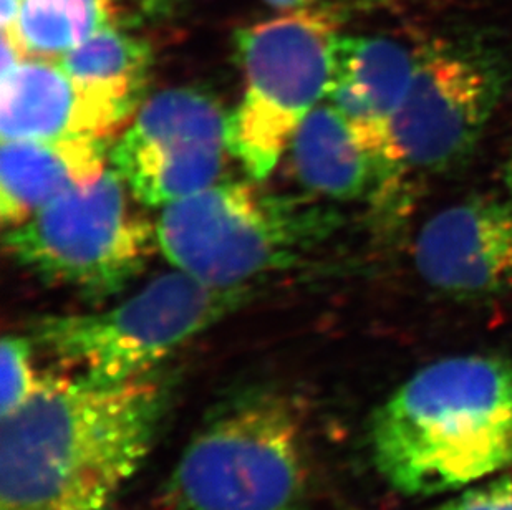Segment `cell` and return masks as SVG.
I'll list each match as a JSON object with an SVG mask.
<instances>
[{
	"label": "cell",
	"instance_id": "3957f363",
	"mask_svg": "<svg viewBox=\"0 0 512 510\" xmlns=\"http://www.w3.org/2000/svg\"><path fill=\"white\" fill-rule=\"evenodd\" d=\"M312 482L297 401L279 391L237 396L189 441L166 484L173 510H304Z\"/></svg>",
	"mask_w": 512,
	"mask_h": 510
},
{
	"label": "cell",
	"instance_id": "5b68a950",
	"mask_svg": "<svg viewBox=\"0 0 512 510\" xmlns=\"http://www.w3.org/2000/svg\"><path fill=\"white\" fill-rule=\"evenodd\" d=\"M249 299V285L219 289L178 270L108 310L40 318L32 340L88 380L121 383L155 373L161 361Z\"/></svg>",
	"mask_w": 512,
	"mask_h": 510
},
{
	"label": "cell",
	"instance_id": "8992f818",
	"mask_svg": "<svg viewBox=\"0 0 512 510\" xmlns=\"http://www.w3.org/2000/svg\"><path fill=\"white\" fill-rule=\"evenodd\" d=\"M339 24L332 10H287L239 30L237 58L246 88L229 115L232 156L256 181L267 178L325 98Z\"/></svg>",
	"mask_w": 512,
	"mask_h": 510
},
{
	"label": "cell",
	"instance_id": "52a82bcc",
	"mask_svg": "<svg viewBox=\"0 0 512 510\" xmlns=\"http://www.w3.org/2000/svg\"><path fill=\"white\" fill-rule=\"evenodd\" d=\"M115 169L63 194L5 234L12 259L50 285L105 300L145 269L156 227L133 211Z\"/></svg>",
	"mask_w": 512,
	"mask_h": 510
},
{
	"label": "cell",
	"instance_id": "9a60e30c",
	"mask_svg": "<svg viewBox=\"0 0 512 510\" xmlns=\"http://www.w3.org/2000/svg\"><path fill=\"white\" fill-rule=\"evenodd\" d=\"M78 90L123 130L140 108L153 52L146 40L108 25L57 60Z\"/></svg>",
	"mask_w": 512,
	"mask_h": 510
},
{
	"label": "cell",
	"instance_id": "9c48e42d",
	"mask_svg": "<svg viewBox=\"0 0 512 510\" xmlns=\"http://www.w3.org/2000/svg\"><path fill=\"white\" fill-rule=\"evenodd\" d=\"M229 115L196 88H174L140 106L110 151L136 201L166 207L216 183L231 153Z\"/></svg>",
	"mask_w": 512,
	"mask_h": 510
},
{
	"label": "cell",
	"instance_id": "6da1fadb",
	"mask_svg": "<svg viewBox=\"0 0 512 510\" xmlns=\"http://www.w3.org/2000/svg\"><path fill=\"white\" fill-rule=\"evenodd\" d=\"M168 405L155 375H44L2 418L0 510H105L150 454Z\"/></svg>",
	"mask_w": 512,
	"mask_h": 510
},
{
	"label": "cell",
	"instance_id": "ffe728a7",
	"mask_svg": "<svg viewBox=\"0 0 512 510\" xmlns=\"http://www.w3.org/2000/svg\"><path fill=\"white\" fill-rule=\"evenodd\" d=\"M266 2L276 9L287 12V10L304 9L312 0H266Z\"/></svg>",
	"mask_w": 512,
	"mask_h": 510
},
{
	"label": "cell",
	"instance_id": "30bf717a",
	"mask_svg": "<svg viewBox=\"0 0 512 510\" xmlns=\"http://www.w3.org/2000/svg\"><path fill=\"white\" fill-rule=\"evenodd\" d=\"M416 270L440 294L491 299L512 287V201L473 196L446 207L421 227Z\"/></svg>",
	"mask_w": 512,
	"mask_h": 510
},
{
	"label": "cell",
	"instance_id": "8fae6325",
	"mask_svg": "<svg viewBox=\"0 0 512 510\" xmlns=\"http://www.w3.org/2000/svg\"><path fill=\"white\" fill-rule=\"evenodd\" d=\"M415 68V50L387 37L342 35L335 45L332 75L324 100L345 118L377 166V191L400 186L392 153L390 125Z\"/></svg>",
	"mask_w": 512,
	"mask_h": 510
},
{
	"label": "cell",
	"instance_id": "277c9868",
	"mask_svg": "<svg viewBox=\"0 0 512 510\" xmlns=\"http://www.w3.org/2000/svg\"><path fill=\"white\" fill-rule=\"evenodd\" d=\"M337 226L309 196L267 193L252 183H214L165 207L156 241L176 269L219 287L290 269Z\"/></svg>",
	"mask_w": 512,
	"mask_h": 510
},
{
	"label": "cell",
	"instance_id": "2e32d148",
	"mask_svg": "<svg viewBox=\"0 0 512 510\" xmlns=\"http://www.w3.org/2000/svg\"><path fill=\"white\" fill-rule=\"evenodd\" d=\"M118 19V0H22L14 35L27 58L58 60Z\"/></svg>",
	"mask_w": 512,
	"mask_h": 510
},
{
	"label": "cell",
	"instance_id": "7c38bea8",
	"mask_svg": "<svg viewBox=\"0 0 512 510\" xmlns=\"http://www.w3.org/2000/svg\"><path fill=\"white\" fill-rule=\"evenodd\" d=\"M120 130L73 83L57 60L25 58L2 77V141L95 138L110 141Z\"/></svg>",
	"mask_w": 512,
	"mask_h": 510
},
{
	"label": "cell",
	"instance_id": "ac0fdd59",
	"mask_svg": "<svg viewBox=\"0 0 512 510\" xmlns=\"http://www.w3.org/2000/svg\"><path fill=\"white\" fill-rule=\"evenodd\" d=\"M431 510H512V474L471 487Z\"/></svg>",
	"mask_w": 512,
	"mask_h": 510
},
{
	"label": "cell",
	"instance_id": "44dd1931",
	"mask_svg": "<svg viewBox=\"0 0 512 510\" xmlns=\"http://www.w3.org/2000/svg\"><path fill=\"white\" fill-rule=\"evenodd\" d=\"M503 181L506 184V188H508L509 194L512 196V153L509 154V158L504 163Z\"/></svg>",
	"mask_w": 512,
	"mask_h": 510
},
{
	"label": "cell",
	"instance_id": "e0dca14e",
	"mask_svg": "<svg viewBox=\"0 0 512 510\" xmlns=\"http://www.w3.org/2000/svg\"><path fill=\"white\" fill-rule=\"evenodd\" d=\"M34 340L20 335H5L0 347V418H5L27 403L39 390L44 375L34 365Z\"/></svg>",
	"mask_w": 512,
	"mask_h": 510
},
{
	"label": "cell",
	"instance_id": "4fadbf2b",
	"mask_svg": "<svg viewBox=\"0 0 512 510\" xmlns=\"http://www.w3.org/2000/svg\"><path fill=\"white\" fill-rule=\"evenodd\" d=\"M108 141L95 138L2 141L0 217L4 226L29 221L105 171Z\"/></svg>",
	"mask_w": 512,
	"mask_h": 510
},
{
	"label": "cell",
	"instance_id": "5bb4252c",
	"mask_svg": "<svg viewBox=\"0 0 512 510\" xmlns=\"http://www.w3.org/2000/svg\"><path fill=\"white\" fill-rule=\"evenodd\" d=\"M294 176L312 196L352 201L377 189V166L339 110L325 100L290 141Z\"/></svg>",
	"mask_w": 512,
	"mask_h": 510
},
{
	"label": "cell",
	"instance_id": "7a4b0ae2",
	"mask_svg": "<svg viewBox=\"0 0 512 510\" xmlns=\"http://www.w3.org/2000/svg\"><path fill=\"white\" fill-rule=\"evenodd\" d=\"M377 471L405 496H435L512 466V361L445 358L416 371L375 409Z\"/></svg>",
	"mask_w": 512,
	"mask_h": 510
},
{
	"label": "cell",
	"instance_id": "d6986e66",
	"mask_svg": "<svg viewBox=\"0 0 512 510\" xmlns=\"http://www.w3.org/2000/svg\"><path fill=\"white\" fill-rule=\"evenodd\" d=\"M22 0H0V24L2 32L14 29L17 17H19Z\"/></svg>",
	"mask_w": 512,
	"mask_h": 510
},
{
	"label": "cell",
	"instance_id": "ba28073f",
	"mask_svg": "<svg viewBox=\"0 0 512 510\" xmlns=\"http://www.w3.org/2000/svg\"><path fill=\"white\" fill-rule=\"evenodd\" d=\"M491 58L450 42L415 50V68L390 125L401 173L440 174L463 166L476 150L504 95Z\"/></svg>",
	"mask_w": 512,
	"mask_h": 510
}]
</instances>
